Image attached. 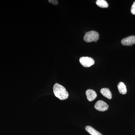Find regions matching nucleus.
<instances>
[{
	"label": "nucleus",
	"instance_id": "1",
	"mask_svg": "<svg viewBox=\"0 0 135 135\" xmlns=\"http://www.w3.org/2000/svg\"><path fill=\"white\" fill-rule=\"evenodd\" d=\"M53 92L55 96L60 100L67 99L69 94L65 87L58 84L56 83L53 86Z\"/></svg>",
	"mask_w": 135,
	"mask_h": 135
},
{
	"label": "nucleus",
	"instance_id": "9",
	"mask_svg": "<svg viewBox=\"0 0 135 135\" xmlns=\"http://www.w3.org/2000/svg\"><path fill=\"white\" fill-rule=\"evenodd\" d=\"M85 129L91 135H103L101 133L90 126H86L85 127Z\"/></svg>",
	"mask_w": 135,
	"mask_h": 135
},
{
	"label": "nucleus",
	"instance_id": "3",
	"mask_svg": "<svg viewBox=\"0 0 135 135\" xmlns=\"http://www.w3.org/2000/svg\"><path fill=\"white\" fill-rule=\"evenodd\" d=\"M81 65L85 67H89L95 64V61L93 59L89 57H82L79 60Z\"/></svg>",
	"mask_w": 135,
	"mask_h": 135
},
{
	"label": "nucleus",
	"instance_id": "2",
	"mask_svg": "<svg viewBox=\"0 0 135 135\" xmlns=\"http://www.w3.org/2000/svg\"><path fill=\"white\" fill-rule=\"evenodd\" d=\"M99 34L98 32L95 31H90L87 32L85 34L83 39L87 42L94 41L97 42L99 39Z\"/></svg>",
	"mask_w": 135,
	"mask_h": 135
},
{
	"label": "nucleus",
	"instance_id": "6",
	"mask_svg": "<svg viewBox=\"0 0 135 135\" xmlns=\"http://www.w3.org/2000/svg\"><path fill=\"white\" fill-rule=\"evenodd\" d=\"M87 99L89 101H92L96 99L97 97L96 92L92 89L87 90L86 92Z\"/></svg>",
	"mask_w": 135,
	"mask_h": 135
},
{
	"label": "nucleus",
	"instance_id": "12",
	"mask_svg": "<svg viewBox=\"0 0 135 135\" xmlns=\"http://www.w3.org/2000/svg\"><path fill=\"white\" fill-rule=\"evenodd\" d=\"M49 2L50 3L55 5H57L58 3V1L56 0H49Z\"/></svg>",
	"mask_w": 135,
	"mask_h": 135
},
{
	"label": "nucleus",
	"instance_id": "7",
	"mask_svg": "<svg viewBox=\"0 0 135 135\" xmlns=\"http://www.w3.org/2000/svg\"><path fill=\"white\" fill-rule=\"evenodd\" d=\"M100 93L102 94V95L104 97L108 98V99H110L112 97V94L111 93L110 90L108 88H104L100 90Z\"/></svg>",
	"mask_w": 135,
	"mask_h": 135
},
{
	"label": "nucleus",
	"instance_id": "5",
	"mask_svg": "<svg viewBox=\"0 0 135 135\" xmlns=\"http://www.w3.org/2000/svg\"><path fill=\"white\" fill-rule=\"evenodd\" d=\"M121 43L124 46H131L135 44V36L132 35L128 36L122 39Z\"/></svg>",
	"mask_w": 135,
	"mask_h": 135
},
{
	"label": "nucleus",
	"instance_id": "8",
	"mask_svg": "<svg viewBox=\"0 0 135 135\" xmlns=\"http://www.w3.org/2000/svg\"><path fill=\"white\" fill-rule=\"evenodd\" d=\"M118 88L120 94L125 95L127 93V87L123 82L119 83L118 85Z\"/></svg>",
	"mask_w": 135,
	"mask_h": 135
},
{
	"label": "nucleus",
	"instance_id": "11",
	"mask_svg": "<svg viewBox=\"0 0 135 135\" xmlns=\"http://www.w3.org/2000/svg\"><path fill=\"white\" fill-rule=\"evenodd\" d=\"M131 13L133 15H135V1L133 3L131 9Z\"/></svg>",
	"mask_w": 135,
	"mask_h": 135
},
{
	"label": "nucleus",
	"instance_id": "10",
	"mask_svg": "<svg viewBox=\"0 0 135 135\" xmlns=\"http://www.w3.org/2000/svg\"><path fill=\"white\" fill-rule=\"evenodd\" d=\"M96 3L97 5L99 7L107 8L109 7V4L105 0H97Z\"/></svg>",
	"mask_w": 135,
	"mask_h": 135
},
{
	"label": "nucleus",
	"instance_id": "4",
	"mask_svg": "<svg viewBox=\"0 0 135 135\" xmlns=\"http://www.w3.org/2000/svg\"><path fill=\"white\" fill-rule=\"evenodd\" d=\"M94 107L97 110L100 112H104L108 110L109 106L104 101L99 100L96 102Z\"/></svg>",
	"mask_w": 135,
	"mask_h": 135
}]
</instances>
